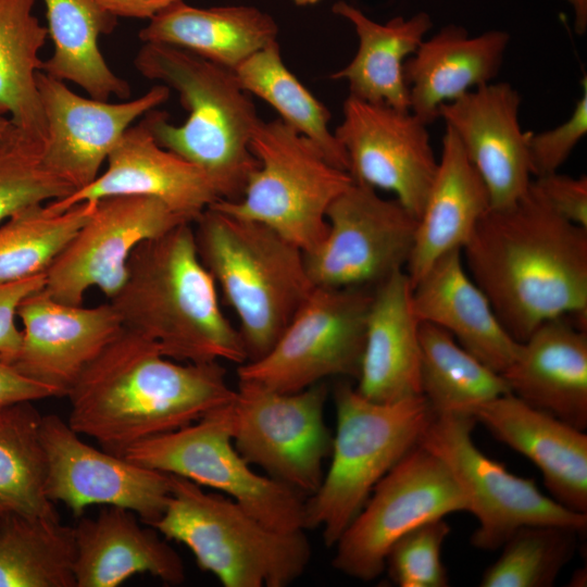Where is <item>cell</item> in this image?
Returning <instances> with one entry per match:
<instances>
[{"label": "cell", "instance_id": "1", "mask_svg": "<svg viewBox=\"0 0 587 587\" xmlns=\"http://www.w3.org/2000/svg\"><path fill=\"white\" fill-rule=\"evenodd\" d=\"M462 257L516 341L557 317L587 327V228L558 214L532 186L514 203L485 213Z\"/></svg>", "mask_w": 587, "mask_h": 587}, {"label": "cell", "instance_id": "2", "mask_svg": "<svg viewBox=\"0 0 587 587\" xmlns=\"http://www.w3.org/2000/svg\"><path fill=\"white\" fill-rule=\"evenodd\" d=\"M236 395L221 362H178L123 327L67 394L68 425L123 455L130 446L189 425Z\"/></svg>", "mask_w": 587, "mask_h": 587}, {"label": "cell", "instance_id": "3", "mask_svg": "<svg viewBox=\"0 0 587 587\" xmlns=\"http://www.w3.org/2000/svg\"><path fill=\"white\" fill-rule=\"evenodd\" d=\"M109 302L124 328L154 342L166 358L238 365L248 359L241 335L224 315L216 284L199 258L192 223L140 242Z\"/></svg>", "mask_w": 587, "mask_h": 587}, {"label": "cell", "instance_id": "4", "mask_svg": "<svg viewBox=\"0 0 587 587\" xmlns=\"http://www.w3.org/2000/svg\"><path fill=\"white\" fill-rule=\"evenodd\" d=\"M136 70L177 91L188 111L182 125L153 109L142 116L157 142L198 166L220 200L237 201L259 163L250 149L261 121L235 72L187 50L143 42Z\"/></svg>", "mask_w": 587, "mask_h": 587}, {"label": "cell", "instance_id": "5", "mask_svg": "<svg viewBox=\"0 0 587 587\" xmlns=\"http://www.w3.org/2000/svg\"><path fill=\"white\" fill-rule=\"evenodd\" d=\"M192 226L199 258L238 317L247 361L263 357L315 287L303 251L264 224L213 207Z\"/></svg>", "mask_w": 587, "mask_h": 587}, {"label": "cell", "instance_id": "6", "mask_svg": "<svg viewBox=\"0 0 587 587\" xmlns=\"http://www.w3.org/2000/svg\"><path fill=\"white\" fill-rule=\"evenodd\" d=\"M170 476L168 501L151 526L185 545L224 587H285L304 573L312 557L304 530L271 528L230 498Z\"/></svg>", "mask_w": 587, "mask_h": 587}, {"label": "cell", "instance_id": "7", "mask_svg": "<svg viewBox=\"0 0 587 587\" xmlns=\"http://www.w3.org/2000/svg\"><path fill=\"white\" fill-rule=\"evenodd\" d=\"M334 399L330 465L305 502V527H321L327 547L335 546L379 480L420 444L435 416L422 395L376 402L340 384Z\"/></svg>", "mask_w": 587, "mask_h": 587}, {"label": "cell", "instance_id": "8", "mask_svg": "<svg viewBox=\"0 0 587 587\" xmlns=\"http://www.w3.org/2000/svg\"><path fill=\"white\" fill-rule=\"evenodd\" d=\"M250 149L259 165L241 198L210 207L264 224L311 253L325 239L327 210L353 183L351 175L280 118L261 120Z\"/></svg>", "mask_w": 587, "mask_h": 587}, {"label": "cell", "instance_id": "9", "mask_svg": "<svg viewBox=\"0 0 587 587\" xmlns=\"http://www.w3.org/2000/svg\"><path fill=\"white\" fill-rule=\"evenodd\" d=\"M232 403L189 425L141 440L126 449L123 457L216 489L271 528L304 530L305 502L301 494L258 474L236 450Z\"/></svg>", "mask_w": 587, "mask_h": 587}, {"label": "cell", "instance_id": "10", "mask_svg": "<svg viewBox=\"0 0 587 587\" xmlns=\"http://www.w3.org/2000/svg\"><path fill=\"white\" fill-rule=\"evenodd\" d=\"M473 416L462 411L435 414L420 444L448 467L478 526L476 549L495 551L525 525H561L586 530L587 514L573 512L544 495L535 480L516 476L474 444Z\"/></svg>", "mask_w": 587, "mask_h": 587}, {"label": "cell", "instance_id": "11", "mask_svg": "<svg viewBox=\"0 0 587 587\" xmlns=\"http://www.w3.org/2000/svg\"><path fill=\"white\" fill-rule=\"evenodd\" d=\"M373 290L315 286L270 351L238 365V379L280 392L333 376L358 379Z\"/></svg>", "mask_w": 587, "mask_h": 587}, {"label": "cell", "instance_id": "12", "mask_svg": "<svg viewBox=\"0 0 587 587\" xmlns=\"http://www.w3.org/2000/svg\"><path fill=\"white\" fill-rule=\"evenodd\" d=\"M467 511V502L446 464L421 444L375 486L366 503L335 544L333 566L369 582L385 570L397 540L415 527Z\"/></svg>", "mask_w": 587, "mask_h": 587}, {"label": "cell", "instance_id": "13", "mask_svg": "<svg viewBox=\"0 0 587 587\" xmlns=\"http://www.w3.org/2000/svg\"><path fill=\"white\" fill-rule=\"evenodd\" d=\"M327 387L321 382L280 392L239 380L233 400V444L250 464L300 494L320 487L333 435L324 420Z\"/></svg>", "mask_w": 587, "mask_h": 587}, {"label": "cell", "instance_id": "14", "mask_svg": "<svg viewBox=\"0 0 587 587\" xmlns=\"http://www.w3.org/2000/svg\"><path fill=\"white\" fill-rule=\"evenodd\" d=\"M326 221L325 239L304 254L314 286L375 288L405 270L417 218L396 198L353 180L329 205Z\"/></svg>", "mask_w": 587, "mask_h": 587}, {"label": "cell", "instance_id": "15", "mask_svg": "<svg viewBox=\"0 0 587 587\" xmlns=\"http://www.w3.org/2000/svg\"><path fill=\"white\" fill-rule=\"evenodd\" d=\"M187 222L153 197L99 199L91 216L48 266L43 290L54 300L74 305L83 304L91 287L110 299L126 278L134 249Z\"/></svg>", "mask_w": 587, "mask_h": 587}, {"label": "cell", "instance_id": "16", "mask_svg": "<svg viewBox=\"0 0 587 587\" xmlns=\"http://www.w3.org/2000/svg\"><path fill=\"white\" fill-rule=\"evenodd\" d=\"M334 132L357 183L390 191L417 220L434 182L438 159L427 124L410 110L348 96Z\"/></svg>", "mask_w": 587, "mask_h": 587}, {"label": "cell", "instance_id": "17", "mask_svg": "<svg viewBox=\"0 0 587 587\" xmlns=\"http://www.w3.org/2000/svg\"><path fill=\"white\" fill-rule=\"evenodd\" d=\"M41 438L46 492L53 503H63L78 517L90 505L122 507L147 525L162 515L171 495L170 474L88 445L58 415H42Z\"/></svg>", "mask_w": 587, "mask_h": 587}, {"label": "cell", "instance_id": "18", "mask_svg": "<svg viewBox=\"0 0 587 587\" xmlns=\"http://www.w3.org/2000/svg\"><path fill=\"white\" fill-rule=\"evenodd\" d=\"M37 87L46 121L43 160L75 191L98 177L103 162L138 117L170 98V88L159 84L135 100L88 99L41 71Z\"/></svg>", "mask_w": 587, "mask_h": 587}, {"label": "cell", "instance_id": "19", "mask_svg": "<svg viewBox=\"0 0 587 587\" xmlns=\"http://www.w3.org/2000/svg\"><path fill=\"white\" fill-rule=\"evenodd\" d=\"M521 97L509 83H489L440 107L439 117L460 140L490 198L502 208L525 196L533 174L529 160L532 132L523 130Z\"/></svg>", "mask_w": 587, "mask_h": 587}, {"label": "cell", "instance_id": "20", "mask_svg": "<svg viewBox=\"0 0 587 587\" xmlns=\"http://www.w3.org/2000/svg\"><path fill=\"white\" fill-rule=\"evenodd\" d=\"M43 288L26 297L17 309L22 342L12 365L50 387L57 397H66L123 325L109 301L96 307L67 304L54 300Z\"/></svg>", "mask_w": 587, "mask_h": 587}, {"label": "cell", "instance_id": "21", "mask_svg": "<svg viewBox=\"0 0 587 587\" xmlns=\"http://www.w3.org/2000/svg\"><path fill=\"white\" fill-rule=\"evenodd\" d=\"M107 170L88 186L47 202L57 212L111 196L160 199L190 223L220 200L209 177L195 164L161 147L141 120L128 127L109 154Z\"/></svg>", "mask_w": 587, "mask_h": 587}, {"label": "cell", "instance_id": "22", "mask_svg": "<svg viewBox=\"0 0 587 587\" xmlns=\"http://www.w3.org/2000/svg\"><path fill=\"white\" fill-rule=\"evenodd\" d=\"M498 440L529 459L552 498L587 514V435L511 392L467 407Z\"/></svg>", "mask_w": 587, "mask_h": 587}, {"label": "cell", "instance_id": "23", "mask_svg": "<svg viewBox=\"0 0 587 587\" xmlns=\"http://www.w3.org/2000/svg\"><path fill=\"white\" fill-rule=\"evenodd\" d=\"M527 404L569 425L587 427V333L567 317L549 320L520 344L500 373Z\"/></svg>", "mask_w": 587, "mask_h": 587}, {"label": "cell", "instance_id": "24", "mask_svg": "<svg viewBox=\"0 0 587 587\" xmlns=\"http://www.w3.org/2000/svg\"><path fill=\"white\" fill-rule=\"evenodd\" d=\"M133 511L103 505L97 516L74 526L75 587H116L137 574L177 585L185 579L179 554ZM140 520V519H139Z\"/></svg>", "mask_w": 587, "mask_h": 587}, {"label": "cell", "instance_id": "25", "mask_svg": "<svg viewBox=\"0 0 587 587\" xmlns=\"http://www.w3.org/2000/svg\"><path fill=\"white\" fill-rule=\"evenodd\" d=\"M413 312L448 332L466 351L501 373L520 344L503 327L489 300L469 275L462 250L440 257L412 287Z\"/></svg>", "mask_w": 587, "mask_h": 587}, {"label": "cell", "instance_id": "26", "mask_svg": "<svg viewBox=\"0 0 587 587\" xmlns=\"http://www.w3.org/2000/svg\"><path fill=\"white\" fill-rule=\"evenodd\" d=\"M419 333L410 278L396 272L373 290L355 387L363 397L394 402L421 395Z\"/></svg>", "mask_w": 587, "mask_h": 587}, {"label": "cell", "instance_id": "27", "mask_svg": "<svg viewBox=\"0 0 587 587\" xmlns=\"http://www.w3.org/2000/svg\"><path fill=\"white\" fill-rule=\"evenodd\" d=\"M510 37L503 30L478 36L454 25L424 39L404 63L409 110L429 125L440 107L489 84L498 75Z\"/></svg>", "mask_w": 587, "mask_h": 587}, {"label": "cell", "instance_id": "28", "mask_svg": "<svg viewBox=\"0 0 587 587\" xmlns=\"http://www.w3.org/2000/svg\"><path fill=\"white\" fill-rule=\"evenodd\" d=\"M489 209L485 183L458 137L446 127L437 172L404 270L412 287L440 257L463 249Z\"/></svg>", "mask_w": 587, "mask_h": 587}, {"label": "cell", "instance_id": "29", "mask_svg": "<svg viewBox=\"0 0 587 587\" xmlns=\"http://www.w3.org/2000/svg\"><path fill=\"white\" fill-rule=\"evenodd\" d=\"M277 36L275 20L255 7L202 9L183 0L159 12L139 32L143 42L174 46L233 71Z\"/></svg>", "mask_w": 587, "mask_h": 587}, {"label": "cell", "instance_id": "30", "mask_svg": "<svg viewBox=\"0 0 587 587\" xmlns=\"http://www.w3.org/2000/svg\"><path fill=\"white\" fill-rule=\"evenodd\" d=\"M333 12L353 25L359 46L352 60L330 77L346 80L350 96L409 110L404 63L432 27L428 14L421 12L408 20L397 16L380 24L344 1L335 3Z\"/></svg>", "mask_w": 587, "mask_h": 587}, {"label": "cell", "instance_id": "31", "mask_svg": "<svg viewBox=\"0 0 587 587\" xmlns=\"http://www.w3.org/2000/svg\"><path fill=\"white\" fill-rule=\"evenodd\" d=\"M43 2L53 53L42 61L41 72L72 82L98 100L128 99V83L109 67L98 43L101 35L115 28L117 17L93 0Z\"/></svg>", "mask_w": 587, "mask_h": 587}, {"label": "cell", "instance_id": "32", "mask_svg": "<svg viewBox=\"0 0 587 587\" xmlns=\"http://www.w3.org/2000/svg\"><path fill=\"white\" fill-rule=\"evenodd\" d=\"M35 0H0V115L41 142L46 121L37 87L39 52L48 28L33 14Z\"/></svg>", "mask_w": 587, "mask_h": 587}, {"label": "cell", "instance_id": "33", "mask_svg": "<svg viewBox=\"0 0 587 587\" xmlns=\"http://www.w3.org/2000/svg\"><path fill=\"white\" fill-rule=\"evenodd\" d=\"M32 402L0 408V516H59L46 492L42 415Z\"/></svg>", "mask_w": 587, "mask_h": 587}, {"label": "cell", "instance_id": "34", "mask_svg": "<svg viewBox=\"0 0 587 587\" xmlns=\"http://www.w3.org/2000/svg\"><path fill=\"white\" fill-rule=\"evenodd\" d=\"M74 557V527L59 516H0V587H75Z\"/></svg>", "mask_w": 587, "mask_h": 587}, {"label": "cell", "instance_id": "35", "mask_svg": "<svg viewBox=\"0 0 587 587\" xmlns=\"http://www.w3.org/2000/svg\"><path fill=\"white\" fill-rule=\"evenodd\" d=\"M234 72L248 93L267 102L278 118L310 139L334 165L348 172L347 155L329 129L328 109L286 66L278 41L250 55Z\"/></svg>", "mask_w": 587, "mask_h": 587}, {"label": "cell", "instance_id": "36", "mask_svg": "<svg viewBox=\"0 0 587 587\" xmlns=\"http://www.w3.org/2000/svg\"><path fill=\"white\" fill-rule=\"evenodd\" d=\"M419 335L421 395L435 414L463 411L510 392L500 373L466 351L445 329L422 322Z\"/></svg>", "mask_w": 587, "mask_h": 587}, {"label": "cell", "instance_id": "37", "mask_svg": "<svg viewBox=\"0 0 587 587\" xmlns=\"http://www.w3.org/2000/svg\"><path fill=\"white\" fill-rule=\"evenodd\" d=\"M96 201L57 212L47 203L27 207L0 223V282L43 273L91 216Z\"/></svg>", "mask_w": 587, "mask_h": 587}, {"label": "cell", "instance_id": "38", "mask_svg": "<svg viewBox=\"0 0 587 587\" xmlns=\"http://www.w3.org/2000/svg\"><path fill=\"white\" fill-rule=\"evenodd\" d=\"M579 530L561 525H525L503 544L484 572L483 587H550L573 558Z\"/></svg>", "mask_w": 587, "mask_h": 587}, {"label": "cell", "instance_id": "39", "mask_svg": "<svg viewBox=\"0 0 587 587\" xmlns=\"http://www.w3.org/2000/svg\"><path fill=\"white\" fill-rule=\"evenodd\" d=\"M43 142L17 128L0 145V223L27 207L63 199L74 187L43 160Z\"/></svg>", "mask_w": 587, "mask_h": 587}, {"label": "cell", "instance_id": "40", "mask_svg": "<svg viewBox=\"0 0 587 587\" xmlns=\"http://www.w3.org/2000/svg\"><path fill=\"white\" fill-rule=\"evenodd\" d=\"M444 517L424 523L403 535L389 550L385 569L400 587H446L442 545L450 533Z\"/></svg>", "mask_w": 587, "mask_h": 587}, {"label": "cell", "instance_id": "41", "mask_svg": "<svg viewBox=\"0 0 587 587\" xmlns=\"http://www.w3.org/2000/svg\"><path fill=\"white\" fill-rule=\"evenodd\" d=\"M570 117L554 128L530 133L529 160L535 177L558 172L587 133V78Z\"/></svg>", "mask_w": 587, "mask_h": 587}, {"label": "cell", "instance_id": "42", "mask_svg": "<svg viewBox=\"0 0 587 587\" xmlns=\"http://www.w3.org/2000/svg\"><path fill=\"white\" fill-rule=\"evenodd\" d=\"M532 188L565 220L587 228V177L558 172L535 177Z\"/></svg>", "mask_w": 587, "mask_h": 587}, {"label": "cell", "instance_id": "43", "mask_svg": "<svg viewBox=\"0 0 587 587\" xmlns=\"http://www.w3.org/2000/svg\"><path fill=\"white\" fill-rule=\"evenodd\" d=\"M45 286L46 272L16 280L0 282V355L11 364L22 342V330L15 323L17 309L26 297Z\"/></svg>", "mask_w": 587, "mask_h": 587}, {"label": "cell", "instance_id": "44", "mask_svg": "<svg viewBox=\"0 0 587 587\" xmlns=\"http://www.w3.org/2000/svg\"><path fill=\"white\" fill-rule=\"evenodd\" d=\"M51 397L57 396L50 387L24 376L0 355V408Z\"/></svg>", "mask_w": 587, "mask_h": 587}, {"label": "cell", "instance_id": "45", "mask_svg": "<svg viewBox=\"0 0 587 587\" xmlns=\"http://www.w3.org/2000/svg\"><path fill=\"white\" fill-rule=\"evenodd\" d=\"M118 17L152 18L177 0H93Z\"/></svg>", "mask_w": 587, "mask_h": 587}, {"label": "cell", "instance_id": "46", "mask_svg": "<svg viewBox=\"0 0 587 587\" xmlns=\"http://www.w3.org/2000/svg\"><path fill=\"white\" fill-rule=\"evenodd\" d=\"M575 14V32L583 35L587 30V0H567Z\"/></svg>", "mask_w": 587, "mask_h": 587}, {"label": "cell", "instance_id": "47", "mask_svg": "<svg viewBox=\"0 0 587 587\" xmlns=\"http://www.w3.org/2000/svg\"><path fill=\"white\" fill-rule=\"evenodd\" d=\"M15 130L16 127L10 118L0 115V145L7 141Z\"/></svg>", "mask_w": 587, "mask_h": 587}, {"label": "cell", "instance_id": "48", "mask_svg": "<svg viewBox=\"0 0 587 587\" xmlns=\"http://www.w3.org/2000/svg\"><path fill=\"white\" fill-rule=\"evenodd\" d=\"M319 1L321 0H292V2L297 5H312V4H315L317 3Z\"/></svg>", "mask_w": 587, "mask_h": 587}]
</instances>
